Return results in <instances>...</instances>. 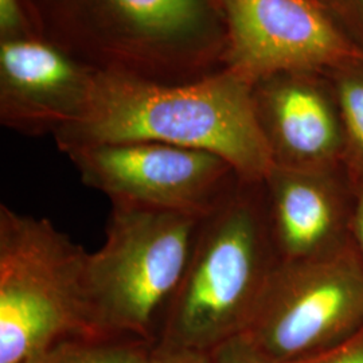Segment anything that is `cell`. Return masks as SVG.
<instances>
[{
  "label": "cell",
  "mask_w": 363,
  "mask_h": 363,
  "mask_svg": "<svg viewBox=\"0 0 363 363\" xmlns=\"http://www.w3.org/2000/svg\"><path fill=\"white\" fill-rule=\"evenodd\" d=\"M147 363H213L210 352L167 347L156 343Z\"/></svg>",
  "instance_id": "obj_16"
},
{
  "label": "cell",
  "mask_w": 363,
  "mask_h": 363,
  "mask_svg": "<svg viewBox=\"0 0 363 363\" xmlns=\"http://www.w3.org/2000/svg\"><path fill=\"white\" fill-rule=\"evenodd\" d=\"M264 214L279 262L315 259L343 247V205L327 169L276 166L261 182Z\"/></svg>",
  "instance_id": "obj_8"
},
{
  "label": "cell",
  "mask_w": 363,
  "mask_h": 363,
  "mask_svg": "<svg viewBox=\"0 0 363 363\" xmlns=\"http://www.w3.org/2000/svg\"><path fill=\"white\" fill-rule=\"evenodd\" d=\"M3 74L1 117L9 125L57 133L82 103L88 77L50 46L37 40H4L0 48Z\"/></svg>",
  "instance_id": "obj_9"
},
{
  "label": "cell",
  "mask_w": 363,
  "mask_h": 363,
  "mask_svg": "<svg viewBox=\"0 0 363 363\" xmlns=\"http://www.w3.org/2000/svg\"><path fill=\"white\" fill-rule=\"evenodd\" d=\"M210 355L213 363H277L259 350L245 334L222 342Z\"/></svg>",
  "instance_id": "obj_14"
},
{
  "label": "cell",
  "mask_w": 363,
  "mask_h": 363,
  "mask_svg": "<svg viewBox=\"0 0 363 363\" xmlns=\"http://www.w3.org/2000/svg\"><path fill=\"white\" fill-rule=\"evenodd\" d=\"M130 26L145 35L172 38L184 35L199 25L201 0H108Z\"/></svg>",
  "instance_id": "obj_12"
},
{
  "label": "cell",
  "mask_w": 363,
  "mask_h": 363,
  "mask_svg": "<svg viewBox=\"0 0 363 363\" xmlns=\"http://www.w3.org/2000/svg\"><path fill=\"white\" fill-rule=\"evenodd\" d=\"M256 103L276 166L328 171L342 155L340 117L316 86L281 81L256 97Z\"/></svg>",
  "instance_id": "obj_10"
},
{
  "label": "cell",
  "mask_w": 363,
  "mask_h": 363,
  "mask_svg": "<svg viewBox=\"0 0 363 363\" xmlns=\"http://www.w3.org/2000/svg\"><path fill=\"white\" fill-rule=\"evenodd\" d=\"M351 230L354 235L355 249L363 261V178L358 179L357 193H355V203L351 216Z\"/></svg>",
  "instance_id": "obj_17"
},
{
  "label": "cell",
  "mask_w": 363,
  "mask_h": 363,
  "mask_svg": "<svg viewBox=\"0 0 363 363\" xmlns=\"http://www.w3.org/2000/svg\"><path fill=\"white\" fill-rule=\"evenodd\" d=\"M86 257L50 220L0 205V363H25L62 337L91 333Z\"/></svg>",
  "instance_id": "obj_4"
},
{
  "label": "cell",
  "mask_w": 363,
  "mask_h": 363,
  "mask_svg": "<svg viewBox=\"0 0 363 363\" xmlns=\"http://www.w3.org/2000/svg\"><path fill=\"white\" fill-rule=\"evenodd\" d=\"M155 345L140 337L82 333L54 342L25 363H147Z\"/></svg>",
  "instance_id": "obj_11"
},
{
  "label": "cell",
  "mask_w": 363,
  "mask_h": 363,
  "mask_svg": "<svg viewBox=\"0 0 363 363\" xmlns=\"http://www.w3.org/2000/svg\"><path fill=\"white\" fill-rule=\"evenodd\" d=\"M105 242L88 253L84 295L91 333L157 343L203 217L111 202Z\"/></svg>",
  "instance_id": "obj_3"
},
{
  "label": "cell",
  "mask_w": 363,
  "mask_h": 363,
  "mask_svg": "<svg viewBox=\"0 0 363 363\" xmlns=\"http://www.w3.org/2000/svg\"><path fill=\"white\" fill-rule=\"evenodd\" d=\"M339 117L345 136V150L358 179L363 178V76L349 74L337 84Z\"/></svg>",
  "instance_id": "obj_13"
},
{
  "label": "cell",
  "mask_w": 363,
  "mask_h": 363,
  "mask_svg": "<svg viewBox=\"0 0 363 363\" xmlns=\"http://www.w3.org/2000/svg\"><path fill=\"white\" fill-rule=\"evenodd\" d=\"M65 152L82 182L111 202L201 217L211 213L242 182L220 156L169 144H97Z\"/></svg>",
  "instance_id": "obj_6"
},
{
  "label": "cell",
  "mask_w": 363,
  "mask_h": 363,
  "mask_svg": "<svg viewBox=\"0 0 363 363\" xmlns=\"http://www.w3.org/2000/svg\"><path fill=\"white\" fill-rule=\"evenodd\" d=\"M303 363H363V327L337 347Z\"/></svg>",
  "instance_id": "obj_15"
},
{
  "label": "cell",
  "mask_w": 363,
  "mask_h": 363,
  "mask_svg": "<svg viewBox=\"0 0 363 363\" xmlns=\"http://www.w3.org/2000/svg\"><path fill=\"white\" fill-rule=\"evenodd\" d=\"M55 136L64 151L135 142L208 151L245 183L265 181L276 167L252 84L233 72L184 86L89 77L77 115Z\"/></svg>",
  "instance_id": "obj_1"
},
{
  "label": "cell",
  "mask_w": 363,
  "mask_h": 363,
  "mask_svg": "<svg viewBox=\"0 0 363 363\" xmlns=\"http://www.w3.org/2000/svg\"><path fill=\"white\" fill-rule=\"evenodd\" d=\"M234 74L253 85L280 72L351 64L362 54L318 0H220Z\"/></svg>",
  "instance_id": "obj_7"
},
{
  "label": "cell",
  "mask_w": 363,
  "mask_h": 363,
  "mask_svg": "<svg viewBox=\"0 0 363 363\" xmlns=\"http://www.w3.org/2000/svg\"><path fill=\"white\" fill-rule=\"evenodd\" d=\"M22 23L18 0H0V30L3 34L15 33Z\"/></svg>",
  "instance_id": "obj_18"
},
{
  "label": "cell",
  "mask_w": 363,
  "mask_h": 363,
  "mask_svg": "<svg viewBox=\"0 0 363 363\" xmlns=\"http://www.w3.org/2000/svg\"><path fill=\"white\" fill-rule=\"evenodd\" d=\"M363 327V261L357 249L277 262L244 333L277 363H303Z\"/></svg>",
  "instance_id": "obj_5"
},
{
  "label": "cell",
  "mask_w": 363,
  "mask_h": 363,
  "mask_svg": "<svg viewBox=\"0 0 363 363\" xmlns=\"http://www.w3.org/2000/svg\"><path fill=\"white\" fill-rule=\"evenodd\" d=\"M242 187L203 217L157 345L211 352L247 331L279 259L264 208Z\"/></svg>",
  "instance_id": "obj_2"
},
{
  "label": "cell",
  "mask_w": 363,
  "mask_h": 363,
  "mask_svg": "<svg viewBox=\"0 0 363 363\" xmlns=\"http://www.w3.org/2000/svg\"><path fill=\"white\" fill-rule=\"evenodd\" d=\"M359 1H361V4H362V7H363V0H359Z\"/></svg>",
  "instance_id": "obj_19"
}]
</instances>
